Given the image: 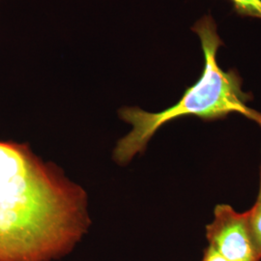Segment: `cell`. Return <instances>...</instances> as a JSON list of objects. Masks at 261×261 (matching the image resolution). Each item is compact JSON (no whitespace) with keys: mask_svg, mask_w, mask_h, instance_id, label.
Here are the masks:
<instances>
[{"mask_svg":"<svg viewBox=\"0 0 261 261\" xmlns=\"http://www.w3.org/2000/svg\"><path fill=\"white\" fill-rule=\"evenodd\" d=\"M209 246L227 261H260L252 240L247 215L227 204L216 206L214 220L206 225Z\"/></svg>","mask_w":261,"mask_h":261,"instance_id":"3","label":"cell"},{"mask_svg":"<svg viewBox=\"0 0 261 261\" xmlns=\"http://www.w3.org/2000/svg\"><path fill=\"white\" fill-rule=\"evenodd\" d=\"M246 215L252 240L261 258V202L256 201Z\"/></svg>","mask_w":261,"mask_h":261,"instance_id":"4","label":"cell"},{"mask_svg":"<svg viewBox=\"0 0 261 261\" xmlns=\"http://www.w3.org/2000/svg\"><path fill=\"white\" fill-rule=\"evenodd\" d=\"M85 194L28 145L0 141V261H51L88 225Z\"/></svg>","mask_w":261,"mask_h":261,"instance_id":"1","label":"cell"},{"mask_svg":"<svg viewBox=\"0 0 261 261\" xmlns=\"http://www.w3.org/2000/svg\"><path fill=\"white\" fill-rule=\"evenodd\" d=\"M201 261H227L220 253L216 252L214 249L208 246L204 251V254Z\"/></svg>","mask_w":261,"mask_h":261,"instance_id":"6","label":"cell"},{"mask_svg":"<svg viewBox=\"0 0 261 261\" xmlns=\"http://www.w3.org/2000/svg\"><path fill=\"white\" fill-rule=\"evenodd\" d=\"M240 17L261 19V0H227Z\"/></svg>","mask_w":261,"mask_h":261,"instance_id":"5","label":"cell"},{"mask_svg":"<svg viewBox=\"0 0 261 261\" xmlns=\"http://www.w3.org/2000/svg\"><path fill=\"white\" fill-rule=\"evenodd\" d=\"M192 30L199 38L204 56L201 76L187 88L177 103L163 112H145L140 108H123L119 111L122 120L130 124L133 129L117 142L114 149L113 157L118 164L129 163L145 149L160 128L182 117L196 116L212 121L240 113L261 127V113L248 107L252 95L243 91L239 73L235 69L224 71L218 64V49L224 46V42L212 16H203Z\"/></svg>","mask_w":261,"mask_h":261,"instance_id":"2","label":"cell"},{"mask_svg":"<svg viewBox=\"0 0 261 261\" xmlns=\"http://www.w3.org/2000/svg\"><path fill=\"white\" fill-rule=\"evenodd\" d=\"M257 201L261 202V164H260V186H259V193H258V197H257Z\"/></svg>","mask_w":261,"mask_h":261,"instance_id":"7","label":"cell"}]
</instances>
